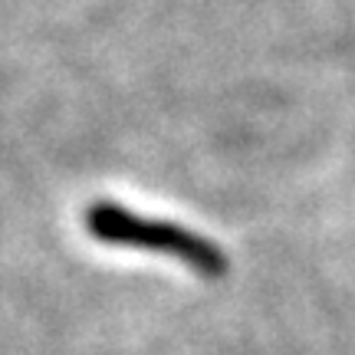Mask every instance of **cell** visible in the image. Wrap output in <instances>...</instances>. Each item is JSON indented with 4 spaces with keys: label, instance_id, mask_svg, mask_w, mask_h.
Here are the masks:
<instances>
[{
    "label": "cell",
    "instance_id": "obj_1",
    "mask_svg": "<svg viewBox=\"0 0 355 355\" xmlns=\"http://www.w3.org/2000/svg\"><path fill=\"white\" fill-rule=\"evenodd\" d=\"M89 230L99 237V241H115V243H141V247H158L165 254L184 257L188 263L201 266V270H217L224 263L217 247L204 243L201 237H194L188 230H178L171 224H155L145 217H135L112 207V204H96L89 211Z\"/></svg>",
    "mask_w": 355,
    "mask_h": 355
}]
</instances>
